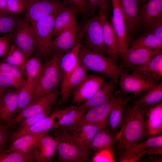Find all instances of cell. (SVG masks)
Segmentation results:
<instances>
[{
	"label": "cell",
	"mask_w": 162,
	"mask_h": 162,
	"mask_svg": "<svg viewBox=\"0 0 162 162\" xmlns=\"http://www.w3.org/2000/svg\"><path fill=\"white\" fill-rule=\"evenodd\" d=\"M19 89H5L0 98V121L7 125L14 117L17 108Z\"/></svg>",
	"instance_id": "19"
},
{
	"label": "cell",
	"mask_w": 162,
	"mask_h": 162,
	"mask_svg": "<svg viewBox=\"0 0 162 162\" xmlns=\"http://www.w3.org/2000/svg\"><path fill=\"white\" fill-rule=\"evenodd\" d=\"M161 53L162 48L128 49L124 56L120 60L119 66L127 70L141 66L147 63L155 55Z\"/></svg>",
	"instance_id": "16"
},
{
	"label": "cell",
	"mask_w": 162,
	"mask_h": 162,
	"mask_svg": "<svg viewBox=\"0 0 162 162\" xmlns=\"http://www.w3.org/2000/svg\"><path fill=\"white\" fill-rule=\"evenodd\" d=\"M33 92V90L32 89L24 84L18 90V105L15 117L31 103L32 98Z\"/></svg>",
	"instance_id": "38"
},
{
	"label": "cell",
	"mask_w": 162,
	"mask_h": 162,
	"mask_svg": "<svg viewBox=\"0 0 162 162\" xmlns=\"http://www.w3.org/2000/svg\"><path fill=\"white\" fill-rule=\"evenodd\" d=\"M5 150L0 151V162H36L33 154L17 151L7 152Z\"/></svg>",
	"instance_id": "37"
},
{
	"label": "cell",
	"mask_w": 162,
	"mask_h": 162,
	"mask_svg": "<svg viewBox=\"0 0 162 162\" xmlns=\"http://www.w3.org/2000/svg\"><path fill=\"white\" fill-rule=\"evenodd\" d=\"M0 15H9L8 11L6 0H0Z\"/></svg>",
	"instance_id": "50"
},
{
	"label": "cell",
	"mask_w": 162,
	"mask_h": 162,
	"mask_svg": "<svg viewBox=\"0 0 162 162\" xmlns=\"http://www.w3.org/2000/svg\"><path fill=\"white\" fill-rule=\"evenodd\" d=\"M144 118L148 135L160 134L162 132V103L160 102L146 108Z\"/></svg>",
	"instance_id": "24"
},
{
	"label": "cell",
	"mask_w": 162,
	"mask_h": 162,
	"mask_svg": "<svg viewBox=\"0 0 162 162\" xmlns=\"http://www.w3.org/2000/svg\"><path fill=\"white\" fill-rule=\"evenodd\" d=\"M127 70L139 75L149 82L158 84L161 81L162 77V53L155 55L142 65Z\"/></svg>",
	"instance_id": "18"
},
{
	"label": "cell",
	"mask_w": 162,
	"mask_h": 162,
	"mask_svg": "<svg viewBox=\"0 0 162 162\" xmlns=\"http://www.w3.org/2000/svg\"><path fill=\"white\" fill-rule=\"evenodd\" d=\"M77 13L75 8L71 6L68 5L62 10L54 19L53 37L76 20Z\"/></svg>",
	"instance_id": "31"
},
{
	"label": "cell",
	"mask_w": 162,
	"mask_h": 162,
	"mask_svg": "<svg viewBox=\"0 0 162 162\" xmlns=\"http://www.w3.org/2000/svg\"><path fill=\"white\" fill-rule=\"evenodd\" d=\"M102 128L104 127L96 125L86 124L74 132L69 133L72 139L78 145L87 149L95 134Z\"/></svg>",
	"instance_id": "33"
},
{
	"label": "cell",
	"mask_w": 162,
	"mask_h": 162,
	"mask_svg": "<svg viewBox=\"0 0 162 162\" xmlns=\"http://www.w3.org/2000/svg\"><path fill=\"white\" fill-rule=\"evenodd\" d=\"M10 37L8 34L0 36V58H3L7 54L11 43Z\"/></svg>",
	"instance_id": "49"
},
{
	"label": "cell",
	"mask_w": 162,
	"mask_h": 162,
	"mask_svg": "<svg viewBox=\"0 0 162 162\" xmlns=\"http://www.w3.org/2000/svg\"><path fill=\"white\" fill-rule=\"evenodd\" d=\"M124 94L120 90L117 94L108 116V125L110 129L115 133H117L121 123L124 106L135 97L133 94L126 97Z\"/></svg>",
	"instance_id": "25"
},
{
	"label": "cell",
	"mask_w": 162,
	"mask_h": 162,
	"mask_svg": "<svg viewBox=\"0 0 162 162\" xmlns=\"http://www.w3.org/2000/svg\"><path fill=\"white\" fill-rule=\"evenodd\" d=\"M59 95V90L57 88L36 99L16 116L8 126L9 128L13 127L24 119L38 114L53 107Z\"/></svg>",
	"instance_id": "10"
},
{
	"label": "cell",
	"mask_w": 162,
	"mask_h": 162,
	"mask_svg": "<svg viewBox=\"0 0 162 162\" xmlns=\"http://www.w3.org/2000/svg\"><path fill=\"white\" fill-rule=\"evenodd\" d=\"M6 89L0 87V98Z\"/></svg>",
	"instance_id": "51"
},
{
	"label": "cell",
	"mask_w": 162,
	"mask_h": 162,
	"mask_svg": "<svg viewBox=\"0 0 162 162\" xmlns=\"http://www.w3.org/2000/svg\"><path fill=\"white\" fill-rule=\"evenodd\" d=\"M89 5V14L93 15L98 8L103 12L107 16L111 9L110 0H88Z\"/></svg>",
	"instance_id": "45"
},
{
	"label": "cell",
	"mask_w": 162,
	"mask_h": 162,
	"mask_svg": "<svg viewBox=\"0 0 162 162\" xmlns=\"http://www.w3.org/2000/svg\"><path fill=\"white\" fill-rule=\"evenodd\" d=\"M118 84L111 80L106 81L92 97L78 105L82 108L88 110L108 102L115 94L116 92H115V90L117 88Z\"/></svg>",
	"instance_id": "22"
},
{
	"label": "cell",
	"mask_w": 162,
	"mask_h": 162,
	"mask_svg": "<svg viewBox=\"0 0 162 162\" xmlns=\"http://www.w3.org/2000/svg\"><path fill=\"white\" fill-rule=\"evenodd\" d=\"M107 126L100 129L95 134L86 148L97 152L107 148H112L118 141L117 132L114 133Z\"/></svg>",
	"instance_id": "26"
},
{
	"label": "cell",
	"mask_w": 162,
	"mask_h": 162,
	"mask_svg": "<svg viewBox=\"0 0 162 162\" xmlns=\"http://www.w3.org/2000/svg\"><path fill=\"white\" fill-rule=\"evenodd\" d=\"M98 14L101 22L103 39L110 56L116 62L119 58V45L117 35L107 19V17L99 10Z\"/></svg>",
	"instance_id": "23"
},
{
	"label": "cell",
	"mask_w": 162,
	"mask_h": 162,
	"mask_svg": "<svg viewBox=\"0 0 162 162\" xmlns=\"http://www.w3.org/2000/svg\"><path fill=\"white\" fill-rule=\"evenodd\" d=\"M162 147V135H157L141 141L134 143L122 148V152L119 161L135 162L146 154H148L151 149Z\"/></svg>",
	"instance_id": "11"
},
{
	"label": "cell",
	"mask_w": 162,
	"mask_h": 162,
	"mask_svg": "<svg viewBox=\"0 0 162 162\" xmlns=\"http://www.w3.org/2000/svg\"><path fill=\"white\" fill-rule=\"evenodd\" d=\"M62 55H54L43 64V67L34 87L32 101L57 89L61 83L59 62Z\"/></svg>",
	"instance_id": "4"
},
{
	"label": "cell",
	"mask_w": 162,
	"mask_h": 162,
	"mask_svg": "<svg viewBox=\"0 0 162 162\" xmlns=\"http://www.w3.org/2000/svg\"><path fill=\"white\" fill-rule=\"evenodd\" d=\"M19 15H0V35L9 34L14 30Z\"/></svg>",
	"instance_id": "39"
},
{
	"label": "cell",
	"mask_w": 162,
	"mask_h": 162,
	"mask_svg": "<svg viewBox=\"0 0 162 162\" xmlns=\"http://www.w3.org/2000/svg\"><path fill=\"white\" fill-rule=\"evenodd\" d=\"M79 59L87 70L103 75L118 84L119 78L122 69L111 57L88 50L82 44Z\"/></svg>",
	"instance_id": "2"
},
{
	"label": "cell",
	"mask_w": 162,
	"mask_h": 162,
	"mask_svg": "<svg viewBox=\"0 0 162 162\" xmlns=\"http://www.w3.org/2000/svg\"><path fill=\"white\" fill-rule=\"evenodd\" d=\"M162 100V83H158L152 88L145 92L132 102L134 105L146 108L159 103Z\"/></svg>",
	"instance_id": "34"
},
{
	"label": "cell",
	"mask_w": 162,
	"mask_h": 162,
	"mask_svg": "<svg viewBox=\"0 0 162 162\" xmlns=\"http://www.w3.org/2000/svg\"><path fill=\"white\" fill-rule=\"evenodd\" d=\"M12 44L20 49L28 59L34 51L35 40L31 23L26 17L19 16L14 30L9 33Z\"/></svg>",
	"instance_id": "8"
},
{
	"label": "cell",
	"mask_w": 162,
	"mask_h": 162,
	"mask_svg": "<svg viewBox=\"0 0 162 162\" xmlns=\"http://www.w3.org/2000/svg\"><path fill=\"white\" fill-rule=\"evenodd\" d=\"M32 0H6L8 15H19L26 10Z\"/></svg>",
	"instance_id": "41"
},
{
	"label": "cell",
	"mask_w": 162,
	"mask_h": 162,
	"mask_svg": "<svg viewBox=\"0 0 162 162\" xmlns=\"http://www.w3.org/2000/svg\"><path fill=\"white\" fill-rule=\"evenodd\" d=\"M139 27L162 14V0H139Z\"/></svg>",
	"instance_id": "27"
},
{
	"label": "cell",
	"mask_w": 162,
	"mask_h": 162,
	"mask_svg": "<svg viewBox=\"0 0 162 162\" xmlns=\"http://www.w3.org/2000/svg\"><path fill=\"white\" fill-rule=\"evenodd\" d=\"M74 105L62 109H56L46 116L38 121L32 125L15 134H11L10 139L13 141L24 135L36 134L48 131L52 129L55 122L64 114L72 108Z\"/></svg>",
	"instance_id": "17"
},
{
	"label": "cell",
	"mask_w": 162,
	"mask_h": 162,
	"mask_svg": "<svg viewBox=\"0 0 162 162\" xmlns=\"http://www.w3.org/2000/svg\"><path fill=\"white\" fill-rule=\"evenodd\" d=\"M78 30L76 20L54 37L52 41V56L57 54L63 55L74 46Z\"/></svg>",
	"instance_id": "15"
},
{
	"label": "cell",
	"mask_w": 162,
	"mask_h": 162,
	"mask_svg": "<svg viewBox=\"0 0 162 162\" xmlns=\"http://www.w3.org/2000/svg\"><path fill=\"white\" fill-rule=\"evenodd\" d=\"M122 68L119 75L118 84L124 93L133 92L136 97L152 88L158 84L149 82L139 75Z\"/></svg>",
	"instance_id": "14"
},
{
	"label": "cell",
	"mask_w": 162,
	"mask_h": 162,
	"mask_svg": "<svg viewBox=\"0 0 162 162\" xmlns=\"http://www.w3.org/2000/svg\"><path fill=\"white\" fill-rule=\"evenodd\" d=\"M128 103L124 107L120 129L117 132V141L121 149L146 139L148 135L145 121V108Z\"/></svg>",
	"instance_id": "1"
},
{
	"label": "cell",
	"mask_w": 162,
	"mask_h": 162,
	"mask_svg": "<svg viewBox=\"0 0 162 162\" xmlns=\"http://www.w3.org/2000/svg\"><path fill=\"white\" fill-rule=\"evenodd\" d=\"M88 110L82 108L78 105H74L55 122L52 129L69 127L75 124Z\"/></svg>",
	"instance_id": "32"
},
{
	"label": "cell",
	"mask_w": 162,
	"mask_h": 162,
	"mask_svg": "<svg viewBox=\"0 0 162 162\" xmlns=\"http://www.w3.org/2000/svg\"><path fill=\"white\" fill-rule=\"evenodd\" d=\"M47 131L36 134H28L21 136L13 141L6 149V152L17 151L33 154V149L37 143Z\"/></svg>",
	"instance_id": "29"
},
{
	"label": "cell",
	"mask_w": 162,
	"mask_h": 162,
	"mask_svg": "<svg viewBox=\"0 0 162 162\" xmlns=\"http://www.w3.org/2000/svg\"><path fill=\"white\" fill-rule=\"evenodd\" d=\"M66 4L74 7L77 13L85 16L89 14V5L88 0H63Z\"/></svg>",
	"instance_id": "46"
},
{
	"label": "cell",
	"mask_w": 162,
	"mask_h": 162,
	"mask_svg": "<svg viewBox=\"0 0 162 162\" xmlns=\"http://www.w3.org/2000/svg\"><path fill=\"white\" fill-rule=\"evenodd\" d=\"M127 33L130 40L139 27V0H120Z\"/></svg>",
	"instance_id": "20"
},
{
	"label": "cell",
	"mask_w": 162,
	"mask_h": 162,
	"mask_svg": "<svg viewBox=\"0 0 162 162\" xmlns=\"http://www.w3.org/2000/svg\"><path fill=\"white\" fill-rule=\"evenodd\" d=\"M162 48V40L152 34L143 33L139 38L130 42L128 49Z\"/></svg>",
	"instance_id": "35"
},
{
	"label": "cell",
	"mask_w": 162,
	"mask_h": 162,
	"mask_svg": "<svg viewBox=\"0 0 162 162\" xmlns=\"http://www.w3.org/2000/svg\"><path fill=\"white\" fill-rule=\"evenodd\" d=\"M142 28L144 33L152 34L162 40V14L151 20Z\"/></svg>",
	"instance_id": "40"
},
{
	"label": "cell",
	"mask_w": 162,
	"mask_h": 162,
	"mask_svg": "<svg viewBox=\"0 0 162 162\" xmlns=\"http://www.w3.org/2000/svg\"><path fill=\"white\" fill-rule=\"evenodd\" d=\"M8 128L0 121V151L7 149L10 138Z\"/></svg>",
	"instance_id": "48"
},
{
	"label": "cell",
	"mask_w": 162,
	"mask_h": 162,
	"mask_svg": "<svg viewBox=\"0 0 162 162\" xmlns=\"http://www.w3.org/2000/svg\"><path fill=\"white\" fill-rule=\"evenodd\" d=\"M52 108L53 107H50L40 113L22 120L19 123V125L17 129L12 134H17L32 125L38 121L46 116L51 112Z\"/></svg>",
	"instance_id": "42"
},
{
	"label": "cell",
	"mask_w": 162,
	"mask_h": 162,
	"mask_svg": "<svg viewBox=\"0 0 162 162\" xmlns=\"http://www.w3.org/2000/svg\"><path fill=\"white\" fill-rule=\"evenodd\" d=\"M106 78L100 75H87L72 90V105L79 104L90 99L106 82Z\"/></svg>",
	"instance_id": "12"
},
{
	"label": "cell",
	"mask_w": 162,
	"mask_h": 162,
	"mask_svg": "<svg viewBox=\"0 0 162 162\" xmlns=\"http://www.w3.org/2000/svg\"><path fill=\"white\" fill-rule=\"evenodd\" d=\"M23 85L11 75L0 71V87L19 89Z\"/></svg>",
	"instance_id": "43"
},
{
	"label": "cell",
	"mask_w": 162,
	"mask_h": 162,
	"mask_svg": "<svg viewBox=\"0 0 162 162\" xmlns=\"http://www.w3.org/2000/svg\"><path fill=\"white\" fill-rule=\"evenodd\" d=\"M111 3L112 9L111 23L117 37L120 60L125 54L130 40L127 33L120 0H111Z\"/></svg>",
	"instance_id": "13"
},
{
	"label": "cell",
	"mask_w": 162,
	"mask_h": 162,
	"mask_svg": "<svg viewBox=\"0 0 162 162\" xmlns=\"http://www.w3.org/2000/svg\"><path fill=\"white\" fill-rule=\"evenodd\" d=\"M43 66L41 60L35 56L27 59L22 70V72L26 77L24 84L33 91Z\"/></svg>",
	"instance_id": "30"
},
{
	"label": "cell",
	"mask_w": 162,
	"mask_h": 162,
	"mask_svg": "<svg viewBox=\"0 0 162 162\" xmlns=\"http://www.w3.org/2000/svg\"><path fill=\"white\" fill-rule=\"evenodd\" d=\"M120 90V89L116 91L114 96L108 102L88 109L75 124L69 127L59 128L71 133L86 124H94L103 127L107 126L110 112L116 97Z\"/></svg>",
	"instance_id": "7"
},
{
	"label": "cell",
	"mask_w": 162,
	"mask_h": 162,
	"mask_svg": "<svg viewBox=\"0 0 162 162\" xmlns=\"http://www.w3.org/2000/svg\"><path fill=\"white\" fill-rule=\"evenodd\" d=\"M82 44L86 49L110 56L104 43L102 23L98 14L85 22Z\"/></svg>",
	"instance_id": "6"
},
{
	"label": "cell",
	"mask_w": 162,
	"mask_h": 162,
	"mask_svg": "<svg viewBox=\"0 0 162 162\" xmlns=\"http://www.w3.org/2000/svg\"><path fill=\"white\" fill-rule=\"evenodd\" d=\"M55 133L57 142V160L61 162H88L92 151L78 145L71 137L70 133L60 128Z\"/></svg>",
	"instance_id": "3"
},
{
	"label": "cell",
	"mask_w": 162,
	"mask_h": 162,
	"mask_svg": "<svg viewBox=\"0 0 162 162\" xmlns=\"http://www.w3.org/2000/svg\"><path fill=\"white\" fill-rule=\"evenodd\" d=\"M58 13L31 24L35 40L34 52L41 61L43 60L46 62L52 56V41L54 22Z\"/></svg>",
	"instance_id": "5"
},
{
	"label": "cell",
	"mask_w": 162,
	"mask_h": 162,
	"mask_svg": "<svg viewBox=\"0 0 162 162\" xmlns=\"http://www.w3.org/2000/svg\"><path fill=\"white\" fill-rule=\"evenodd\" d=\"M0 71L11 75L23 85L26 82L22 71L16 67L2 62H0Z\"/></svg>",
	"instance_id": "44"
},
{
	"label": "cell",
	"mask_w": 162,
	"mask_h": 162,
	"mask_svg": "<svg viewBox=\"0 0 162 162\" xmlns=\"http://www.w3.org/2000/svg\"><path fill=\"white\" fill-rule=\"evenodd\" d=\"M3 62L22 70L27 60L23 52L13 44L10 45L6 55L3 58Z\"/></svg>",
	"instance_id": "36"
},
{
	"label": "cell",
	"mask_w": 162,
	"mask_h": 162,
	"mask_svg": "<svg viewBox=\"0 0 162 162\" xmlns=\"http://www.w3.org/2000/svg\"><path fill=\"white\" fill-rule=\"evenodd\" d=\"M57 142L55 137L47 132L41 138L35 146L33 153L36 162H50L55 156Z\"/></svg>",
	"instance_id": "21"
},
{
	"label": "cell",
	"mask_w": 162,
	"mask_h": 162,
	"mask_svg": "<svg viewBox=\"0 0 162 162\" xmlns=\"http://www.w3.org/2000/svg\"><path fill=\"white\" fill-rule=\"evenodd\" d=\"M87 71L79 59L78 63L70 76L64 91L60 94L59 105H64L68 102L72 90L86 76Z\"/></svg>",
	"instance_id": "28"
},
{
	"label": "cell",
	"mask_w": 162,
	"mask_h": 162,
	"mask_svg": "<svg viewBox=\"0 0 162 162\" xmlns=\"http://www.w3.org/2000/svg\"><path fill=\"white\" fill-rule=\"evenodd\" d=\"M92 162H113L115 161L112 148L103 149L97 152L93 156Z\"/></svg>",
	"instance_id": "47"
},
{
	"label": "cell",
	"mask_w": 162,
	"mask_h": 162,
	"mask_svg": "<svg viewBox=\"0 0 162 162\" xmlns=\"http://www.w3.org/2000/svg\"><path fill=\"white\" fill-rule=\"evenodd\" d=\"M68 6L60 0H32L26 9L25 16L31 24L58 14Z\"/></svg>",
	"instance_id": "9"
}]
</instances>
